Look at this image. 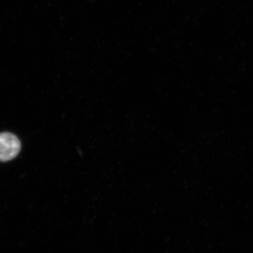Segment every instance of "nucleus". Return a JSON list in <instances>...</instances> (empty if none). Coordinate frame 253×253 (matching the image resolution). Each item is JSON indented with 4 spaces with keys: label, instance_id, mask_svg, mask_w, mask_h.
<instances>
[{
    "label": "nucleus",
    "instance_id": "obj_1",
    "mask_svg": "<svg viewBox=\"0 0 253 253\" xmlns=\"http://www.w3.org/2000/svg\"><path fill=\"white\" fill-rule=\"evenodd\" d=\"M21 142L14 134L9 132L0 133V161H11L19 153Z\"/></svg>",
    "mask_w": 253,
    "mask_h": 253
}]
</instances>
